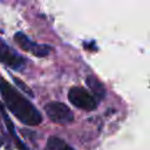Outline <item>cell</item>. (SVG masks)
<instances>
[{
	"instance_id": "1",
	"label": "cell",
	"mask_w": 150,
	"mask_h": 150,
	"mask_svg": "<svg viewBox=\"0 0 150 150\" xmlns=\"http://www.w3.org/2000/svg\"><path fill=\"white\" fill-rule=\"evenodd\" d=\"M0 94L8 110L23 124L38 125L42 122L40 111L8 81L0 76Z\"/></svg>"
},
{
	"instance_id": "2",
	"label": "cell",
	"mask_w": 150,
	"mask_h": 150,
	"mask_svg": "<svg viewBox=\"0 0 150 150\" xmlns=\"http://www.w3.org/2000/svg\"><path fill=\"white\" fill-rule=\"evenodd\" d=\"M69 102L77 109L84 111H93L96 109V101L91 94H89L84 88L73 87L68 91Z\"/></svg>"
},
{
	"instance_id": "3",
	"label": "cell",
	"mask_w": 150,
	"mask_h": 150,
	"mask_svg": "<svg viewBox=\"0 0 150 150\" xmlns=\"http://www.w3.org/2000/svg\"><path fill=\"white\" fill-rule=\"evenodd\" d=\"M45 111L50 121L59 124H68L74 120V114L68 108V105L59 101L47 103L45 105Z\"/></svg>"
},
{
	"instance_id": "4",
	"label": "cell",
	"mask_w": 150,
	"mask_h": 150,
	"mask_svg": "<svg viewBox=\"0 0 150 150\" xmlns=\"http://www.w3.org/2000/svg\"><path fill=\"white\" fill-rule=\"evenodd\" d=\"M0 61L4 64L15 70L22 69L26 63V60L19 53H16L11 46H8L1 38H0Z\"/></svg>"
},
{
	"instance_id": "5",
	"label": "cell",
	"mask_w": 150,
	"mask_h": 150,
	"mask_svg": "<svg viewBox=\"0 0 150 150\" xmlns=\"http://www.w3.org/2000/svg\"><path fill=\"white\" fill-rule=\"evenodd\" d=\"M14 40L21 47V49H23L26 52H30L33 55H35L38 57L47 56L50 53V50H52L50 46H47V45H38V43L33 42L28 36H26L21 32L15 33Z\"/></svg>"
},
{
	"instance_id": "6",
	"label": "cell",
	"mask_w": 150,
	"mask_h": 150,
	"mask_svg": "<svg viewBox=\"0 0 150 150\" xmlns=\"http://www.w3.org/2000/svg\"><path fill=\"white\" fill-rule=\"evenodd\" d=\"M0 111H1L2 118H4V121H5V124H6L7 129H8V131L11 132V135H12V136H13V138H14V142H15V144H16L18 149H19V150H28V149L25 146V144L20 141V138L16 136V134H15V129H14V125H13L12 121L9 120V117L7 116V114H6L5 109H4V107H2L1 104H0Z\"/></svg>"
},
{
	"instance_id": "7",
	"label": "cell",
	"mask_w": 150,
	"mask_h": 150,
	"mask_svg": "<svg viewBox=\"0 0 150 150\" xmlns=\"http://www.w3.org/2000/svg\"><path fill=\"white\" fill-rule=\"evenodd\" d=\"M86 82H87L88 87L93 90V93H94L97 97H100V98H103V97H104V94H105L104 87H103V84H102L96 77L89 75V76H87Z\"/></svg>"
},
{
	"instance_id": "8",
	"label": "cell",
	"mask_w": 150,
	"mask_h": 150,
	"mask_svg": "<svg viewBox=\"0 0 150 150\" xmlns=\"http://www.w3.org/2000/svg\"><path fill=\"white\" fill-rule=\"evenodd\" d=\"M48 141H49V143H50L53 150H74L70 145L66 144V143H64L61 138H59V137H50Z\"/></svg>"
},
{
	"instance_id": "9",
	"label": "cell",
	"mask_w": 150,
	"mask_h": 150,
	"mask_svg": "<svg viewBox=\"0 0 150 150\" xmlns=\"http://www.w3.org/2000/svg\"><path fill=\"white\" fill-rule=\"evenodd\" d=\"M14 81H15V83H16V84H18V86H19V87H20L25 93H27V94H29L30 96H33V91H32L28 87H26V86H25V83H23L21 80H18L16 77H14Z\"/></svg>"
},
{
	"instance_id": "10",
	"label": "cell",
	"mask_w": 150,
	"mask_h": 150,
	"mask_svg": "<svg viewBox=\"0 0 150 150\" xmlns=\"http://www.w3.org/2000/svg\"><path fill=\"white\" fill-rule=\"evenodd\" d=\"M45 150H52V145H50V143H49V142H47V144H46V148H45Z\"/></svg>"
}]
</instances>
